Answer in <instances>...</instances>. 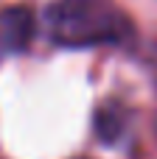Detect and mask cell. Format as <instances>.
Instances as JSON below:
<instances>
[{"mask_svg":"<svg viewBox=\"0 0 157 159\" xmlns=\"http://www.w3.org/2000/svg\"><path fill=\"white\" fill-rule=\"evenodd\" d=\"M124 123H126V117H124L121 106H115V103L101 106L96 112V134H98V140L101 143H115L121 137V131H124Z\"/></svg>","mask_w":157,"mask_h":159,"instance_id":"obj_3","label":"cell"},{"mask_svg":"<svg viewBox=\"0 0 157 159\" xmlns=\"http://www.w3.org/2000/svg\"><path fill=\"white\" fill-rule=\"evenodd\" d=\"M34 14L25 6L0 8V53H20L31 45Z\"/></svg>","mask_w":157,"mask_h":159,"instance_id":"obj_2","label":"cell"},{"mask_svg":"<svg viewBox=\"0 0 157 159\" xmlns=\"http://www.w3.org/2000/svg\"><path fill=\"white\" fill-rule=\"evenodd\" d=\"M48 31L59 45L90 48L121 42L129 22L110 0H56L48 8Z\"/></svg>","mask_w":157,"mask_h":159,"instance_id":"obj_1","label":"cell"}]
</instances>
